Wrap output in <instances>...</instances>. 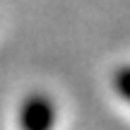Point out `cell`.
<instances>
[{
    "label": "cell",
    "instance_id": "2",
    "mask_svg": "<svg viewBox=\"0 0 130 130\" xmlns=\"http://www.w3.org/2000/svg\"><path fill=\"white\" fill-rule=\"evenodd\" d=\"M116 87H118V92L123 94V99L130 101V70H121V72H118Z\"/></svg>",
    "mask_w": 130,
    "mask_h": 130
},
{
    "label": "cell",
    "instance_id": "1",
    "mask_svg": "<svg viewBox=\"0 0 130 130\" xmlns=\"http://www.w3.org/2000/svg\"><path fill=\"white\" fill-rule=\"evenodd\" d=\"M56 123V111L48 99L34 96L27 99L19 108V125L22 130H51Z\"/></svg>",
    "mask_w": 130,
    "mask_h": 130
}]
</instances>
